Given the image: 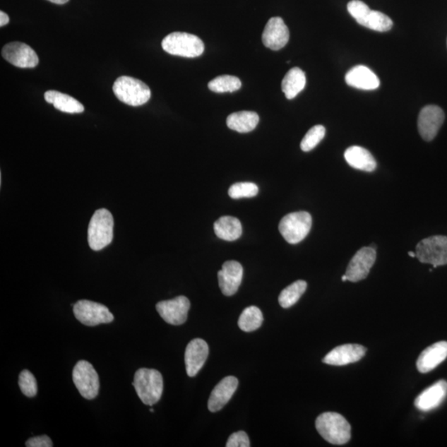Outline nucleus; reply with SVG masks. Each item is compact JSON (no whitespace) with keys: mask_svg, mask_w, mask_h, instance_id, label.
Wrapping results in <instances>:
<instances>
[{"mask_svg":"<svg viewBox=\"0 0 447 447\" xmlns=\"http://www.w3.org/2000/svg\"><path fill=\"white\" fill-rule=\"evenodd\" d=\"M316 429L323 439L333 445L347 443L352 437V427L336 412L322 413L316 420Z\"/></svg>","mask_w":447,"mask_h":447,"instance_id":"1","label":"nucleus"},{"mask_svg":"<svg viewBox=\"0 0 447 447\" xmlns=\"http://www.w3.org/2000/svg\"><path fill=\"white\" fill-rule=\"evenodd\" d=\"M133 386L141 400L153 406L160 400L163 393L162 374L156 369H139L134 374Z\"/></svg>","mask_w":447,"mask_h":447,"instance_id":"2","label":"nucleus"},{"mask_svg":"<svg viewBox=\"0 0 447 447\" xmlns=\"http://www.w3.org/2000/svg\"><path fill=\"white\" fill-rule=\"evenodd\" d=\"M114 237V218L109 210L99 209L90 221L88 242L95 251H102L112 242Z\"/></svg>","mask_w":447,"mask_h":447,"instance_id":"3","label":"nucleus"},{"mask_svg":"<svg viewBox=\"0 0 447 447\" xmlns=\"http://www.w3.org/2000/svg\"><path fill=\"white\" fill-rule=\"evenodd\" d=\"M113 91L120 102L131 107H141L151 98L150 88L131 76H120L114 83Z\"/></svg>","mask_w":447,"mask_h":447,"instance_id":"4","label":"nucleus"},{"mask_svg":"<svg viewBox=\"0 0 447 447\" xmlns=\"http://www.w3.org/2000/svg\"><path fill=\"white\" fill-rule=\"evenodd\" d=\"M162 49L171 55L193 59L203 54L204 42L190 33L176 32L167 35L162 42Z\"/></svg>","mask_w":447,"mask_h":447,"instance_id":"5","label":"nucleus"},{"mask_svg":"<svg viewBox=\"0 0 447 447\" xmlns=\"http://www.w3.org/2000/svg\"><path fill=\"white\" fill-rule=\"evenodd\" d=\"M348 12L357 22L369 30L388 32L393 27L391 18L381 12L370 9L366 4L360 0H352L348 4Z\"/></svg>","mask_w":447,"mask_h":447,"instance_id":"6","label":"nucleus"},{"mask_svg":"<svg viewBox=\"0 0 447 447\" xmlns=\"http://www.w3.org/2000/svg\"><path fill=\"white\" fill-rule=\"evenodd\" d=\"M312 225L311 216L306 211L288 214L280 223V232L287 243L296 244L309 234Z\"/></svg>","mask_w":447,"mask_h":447,"instance_id":"7","label":"nucleus"},{"mask_svg":"<svg viewBox=\"0 0 447 447\" xmlns=\"http://www.w3.org/2000/svg\"><path fill=\"white\" fill-rule=\"evenodd\" d=\"M416 256L421 263H430L434 268L447 264V237L435 235L422 239L416 247Z\"/></svg>","mask_w":447,"mask_h":447,"instance_id":"8","label":"nucleus"},{"mask_svg":"<svg viewBox=\"0 0 447 447\" xmlns=\"http://www.w3.org/2000/svg\"><path fill=\"white\" fill-rule=\"evenodd\" d=\"M72 379L75 386L78 389L81 395L85 400H94L97 397L100 389V379L97 372L93 365L86 362L80 360L75 365Z\"/></svg>","mask_w":447,"mask_h":447,"instance_id":"9","label":"nucleus"},{"mask_svg":"<svg viewBox=\"0 0 447 447\" xmlns=\"http://www.w3.org/2000/svg\"><path fill=\"white\" fill-rule=\"evenodd\" d=\"M76 318L88 326L110 323L114 316L107 306L89 300H80L73 306Z\"/></svg>","mask_w":447,"mask_h":447,"instance_id":"10","label":"nucleus"},{"mask_svg":"<svg viewBox=\"0 0 447 447\" xmlns=\"http://www.w3.org/2000/svg\"><path fill=\"white\" fill-rule=\"evenodd\" d=\"M189 298L179 296L171 300L162 301L156 305V309L167 323L173 326L184 324L190 310Z\"/></svg>","mask_w":447,"mask_h":447,"instance_id":"11","label":"nucleus"},{"mask_svg":"<svg viewBox=\"0 0 447 447\" xmlns=\"http://www.w3.org/2000/svg\"><path fill=\"white\" fill-rule=\"evenodd\" d=\"M4 59L19 68H35L40 59L35 50L23 42H13L3 47Z\"/></svg>","mask_w":447,"mask_h":447,"instance_id":"12","label":"nucleus"},{"mask_svg":"<svg viewBox=\"0 0 447 447\" xmlns=\"http://www.w3.org/2000/svg\"><path fill=\"white\" fill-rule=\"evenodd\" d=\"M376 261V249L364 247L354 254L350 261L345 275L348 281L357 282L365 280Z\"/></svg>","mask_w":447,"mask_h":447,"instance_id":"13","label":"nucleus"},{"mask_svg":"<svg viewBox=\"0 0 447 447\" xmlns=\"http://www.w3.org/2000/svg\"><path fill=\"white\" fill-rule=\"evenodd\" d=\"M443 110L436 105H427L421 110L417 120L418 131L425 141H431L437 136L443 124Z\"/></svg>","mask_w":447,"mask_h":447,"instance_id":"14","label":"nucleus"},{"mask_svg":"<svg viewBox=\"0 0 447 447\" xmlns=\"http://www.w3.org/2000/svg\"><path fill=\"white\" fill-rule=\"evenodd\" d=\"M290 32L280 17L269 19L262 35L263 45L273 51L282 49L290 41Z\"/></svg>","mask_w":447,"mask_h":447,"instance_id":"15","label":"nucleus"},{"mask_svg":"<svg viewBox=\"0 0 447 447\" xmlns=\"http://www.w3.org/2000/svg\"><path fill=\"white\" fill-rule=\"evenodd\" d=\"M209 354V346L203 339L196 338L187 345L185 364L187 376L194 377L203 369Z\"/></svg>","mask_w":447,"mask_h":447,"instance_id":"16","label":"nucleus"},{"mask_svg":"<svg viewBox=\"0 0 447 447\" xmlns=\"http://www.w3.org/2000/svg\"><path fill=\"white\" fill-rule=\"evenodd\" d=\"M244 270L237 261H227L218 272L219 286L225 296H233L237 292L243 280Z\"/></svg>","mask_w":447,"mask_h":447,"instance_id":"17","label":"nucleus"},{"mask_svg":"<svg viewBox=\"0 0 447 447\" xmlns=\"http://www.w3.org/2000/svg\"><path fill=\"white\" fill-rule=\"evenodd\" d=\"M366 353V348L358 344H346L338 346L324 357L323 363L335 366H342L362 359Z\"/></svg>","mask_w":447,"mask_h":447,"instance_id":"18","label":"nucleus"},{"mask_svg":"<svg viewBox=\"0 0 447 447\" xmlns=\"http://www.w3.org/2000/svg\"><path fill=\"white\" fill-rule=\"evenodd\" d=\"M238 386L237 378L234 376L224 378L210 393L208 400V410L211 412H216L222 410L229 401L232 400Z\"/></svg>","mask_w":447,"mask_h":447,"instance_id":"19","label":"nucleus"},{"mask_svg":"<svg viewBox=\"0 0 447 447\" xmlns=\"http://www.w3.org/2000/svg\"><path fill=\"white\" fill-rule=\"evenodd\" d=\"M447 395V382L440 381L425 389L416 398L415 405L417 410L429 412L439 407Z\"/></svg>","mask_w":447,"mask_h":447,"instance_id":"20","label":"nucleus"},{"mask_svg":"<svg viewBox=\"0 0 447 447\" xmlns=\"http://www.w3.org/2000/svg\"><path fill=\"white\" fill-rule=\"evenodd\" d=\"M447 358V342L440 341L427 347L420 354L417 362L418 371L422 374L431 372Z\"/></svg>","mask_w":447,"mask_h":447,"instance_id":"21","label":"nucleus"},{"mask_svg":"<svg viewBox=\"0 0 447 447\" xmlns=\"http://www.w3.org/2000/svg\"><path fill=\"white\" fill-rule=\"evenodd\" d=\"M345 83L352 88L364 90L378 89L381 85L378 76L363 65L350 69L345 75Z\"/></svg>","mask_w":447,"mask_h":447,"instance_id":"22","label":"nucleus"},{"mask_svg":"<svg viewBox=\"0 0 447 447\" xmlns=\"http://www.w3.org/2000/svg\"><path fill=\"white\" fill-rule=\"evenodd\" d=\"M345 160L355 169L364 172L376 170L377 162L367 149L359 146H352L345 152Z\"/></svg>","mask_w":447,"mask_h":447,"instance_id":"23","label":"nucleus"},{"mask_svg":"<svg viewBox=\"0 0 447 447\" xmlns=\"http://www.w3.org/2000/svg\"><path fill=\"white\" fill-rule=\"evenodd\" d=\"M44 99L48 104L54 105L61 112L80 114L84 112L83 105L68 95L56 90H48L44 94Z\"/></svg>","mask_w":447,"mask_h":447,"instance_id":"24","label":"nucleus"},{"mask_svg":"<svg viewBox=\"0 0 447 447\" xmlns=\"http://www.w3.org/2000/svg\"><path fill=\"white\" fill-rule=\"evenodd\" d=\"M216 237L227 242H234L242 234V225L239 219L233 216H222L214 224Z\"/></svg>","mask_w":447,"mask_h":447,"instance_id":"25","label":"nucleus"},{"mask_svg":"<svg viewBox=\"0 0 447 447\" xmlns=\"http://www.w3.org/2000/svg\"><path fill=\"white\" fill-rule=\"evenodd\" d=\"M259 117L257 113L253 112H239L230 114L227 119V126L232 131L239 133H249L258 126Z\"/></svg>","mask_w":447,"mask_h":447,"instance_id":"26","label":"nucleus"},{"mask_svg":"<svg viewBox=\"0 0 447 447\" xmlns=\"http://www.w3.org/2000/svg\"><path fill=\"white\" fill-rule=\"evenodd\" d=\"M306 81L304 71L298 67L288 71L282 81V93L285 94L287 99H294L304 89Z\"/></svg>","mask_w":447,"mask_h":447,"instance_id":"27","label":"nucleus"},{"mask_svg":"<svg viewBox=\"0 0 447 447\" xmlns=\"http://www.w3.org/2000/svg\"><path fill=\"white\" fill-rule=\"evenodd\" d=\"M263 316L258 307L251 306L246 307L240 315L238 325L240 330L245 333H251L258 330L263 324Z\"/></svg>","mask_w":447,"mask_h":447,"instance_id":"28","label":"nucleus"},{"mask_svg":"<svg viewBox=\"0 0 447 447\" xmlns=\"http://www.w3.org/2000/svg\"><path fill=\"white\" fill-rule=\"evenodd\" d=\"M307 283L304 280H298L283 290L280 297L278 302L283 309H290L299 301L301 297L304 294L306 290Z\"/></svg>","mask_w":447,"mask_h":447,"instance_id":"29","label":"nucleus"},{"mask_svg":"<svg viewBox=\"0 0 447 447\" xmlns=\"http://www.w3.org/2000/svg\"><path fill=\"white\" fill-rule=\"evenodd\" d=\"M242 81L233 76H220L208 83V88L216 93H234L242 88Z\"/></svg>","mask_w":447,"mask_h":447,"instance_id":"30","label":"nucleus"},{"mask_svg":"<svg viewBox=\"0 0 447 447\" xmlns=\"http://www.w3.org/2000/svg\"><path fill=\"white\" fill-rule=\"evenodd\" d=\"M258 187L253 182H237L230 187L228 194L233 199L251 198L257 196Z\"/></svg>","mask_w":447,"mask_h":447,"instance_id":"31","label":"nucleus"},{"mask_svg":"<svg viewBox=\"0 0 447 447\" xmlns=\"http://www.w3.org/2000/svg\"><path fill=\"white\" fill-rule=\"evenodd\" d=\"M326 136V129L322 126H316L309 129L301 142L302 151L309 152L318 145Z\"/></svg>","mask_w":447,"mask_h":447,"instance_id":"32","label":"nucleus"},{"mask_svg":"<svg viewBox=\"0 0 447 447\" xmlns=\"http://www.w3.org/2000/svg\"><path fill=\"white\" fill-rule=\"evenodd\" d=\"M18 386L24 395L33 398L37 393V383L35 376L28 370H23L19 374Z\"/></svg>","mask_w":447,"mask_h":447,"instance_id":"33","label":"nucleus"},{"mask_svg":"<svg viewBox=\"0 0 447 447\" xmlns=\"http://www.w3.org/2000/svg\"><path fill=\"white\" fill-rule=\"evenodd\" d=\"M227 447H249L251 446V441H249V436L246 432L244 431H239L234 432L232 436L229 437L227 441Z\"/></svg>","mask_w":447,"mask_h":447,"instance_id":"34","label":"nucleus"},{"mask_svg":"<svg viewBox=\"0 0 447 447\" xmlns=\"http://www.w3.org/2000/svg\"><path fill=\"white\" fill-rule=\"evenodd\" d=\"M52 441L50 437L46 435L40 436L32 437L26 442V446L28 447H52Z\"/></svg>","mask_w":447,"mask_h":447,"instance_id":"35","label":"nucleus"},{"mask_svg":"<svg viewBox=\"0 0 447 447\" xmlns=\"http://www.w3.org/2000/svg\"><path fill=\"white\" fill-rule=\"evenodd\" d=\"M9 22V17L8 14L1 11L0 12V26H6Z\"/></svg>","mask_w":447,"mask_h":447,"instance_id":"36","label":"nucleus"},{"mask_svg":"<svg viewBox=\"0 0 447 447\" xmlns=\"http://www.w3.org/2000/svg\"><path fill=\"white\" fill-rule=\"evenodd\" d=\"M48 1H50L54 4H64L68 2L69 0H48Z\"/></svg>","mask_w":447,"mask_h":447,"instance_id":"37","label":"nucleus"},{"mask_svg":"<svg viewBox=\"0 0 447 447\" xmlns=\"http://www.w3.org/2000/svg\"><path fill=\"white\" fill-rule=\"evenodd\" d=\"M408 256H410L412 258H416L417 257L416 253L412 252V251L408 252Z\"/></svg>","mask_w":447,"mask_h":447,"instance_id":"38","label":"nucleus"},{"mask_svg":"<svg viewBox=\"0 0 447 447\" xmlns=\"http://www.w3.org/2000/svg\"><path fill=\"white\" fill-rule=\"evenodd\" d=\"M341 280H342L343 282L348 281V278L347 277H346L345 275L342 276V278H341Z\"/></svg>","mask_w":447,"mask_h":447,"instance_id":"39","label":"nucleus"},{"mask_svg":"<svg viewBox=\"0 0 447 447\" xmlns=\"http://www.w3.org/2000/svg\"><path fill=\"white\" fill-rule=\"evenodd\" d=\"M150 412H155V410H153V408H151Z\"/></svg>","mask_w":447,"mask_h":447,"instance_id":"40","label":"nucleus"}]
</instances>
